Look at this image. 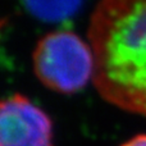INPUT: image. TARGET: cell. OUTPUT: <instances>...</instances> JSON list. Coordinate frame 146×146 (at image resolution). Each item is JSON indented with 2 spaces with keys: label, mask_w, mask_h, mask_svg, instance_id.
Returning a JSON list of instances; mask_svg holds the SVG:
<instances>
[{
  "label": "cell",
  "mask_w": 146,
  "mask_h": 146,
  "mask_svg": "<svg viewBox=\"0 0 146 146\" xmlns=\"http://www.w3.org/2000/svg\"><path fill=\"white\" fill-rule=\"evenodd\" d=\"M31 60L38 82L54 92L73 95L94 80L95 60L90 44L69 30L44 35L36 42Z\"/></svg>",
  "instance_id": "7a4b0ae2"
},
{
  "label": "cell",
  "mask_w": 146,
  "mask_h": 146,
  "mask_svg": "<svg viewBox=\"0 0 146 146\" xmlns=\"http://www.w3.org/2000/svg\"><path fill=\"white\" fill-rule=\"evenodd\" d=\"M0 146H54V126L45 110L19 92L3 99Z\"/></svg>",
  "instance_id": "3957f363"
},
{
  "label": "cell",
  "mask_w": 146,
  "mask_h": 146,
  "mask_svg": "<svg viewBox=\"0 0 146 146\" xmlns=\"http://www.w3.org/2000/svg\"><path fill=\"white\" fill-rule=\"evenodd\" d=\"M87 38L94 87L108 104L146 118V0H99Z\"/></svg>",
  "instance_id": "6da1fadb"
},
{
  "label": "cell",
  "mask_w": 146,
  "mask_h": 146,
  "mask_svg": "<svg viewBox=\"0 0 146 146\" xmlns=\"http://www.w3.org/2000/svg\"><path fill=\"white\" fill-rule=\"evenodd\" d=\"M119 146H146V133H140L122 142Z\"/></svg>",
  "instance_id": "277c9868"
}]
</instances>
